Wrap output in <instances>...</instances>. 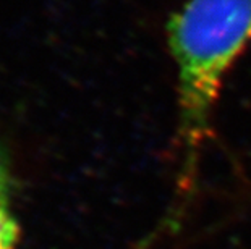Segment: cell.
<instances>
[{
	"instance_id": "2",
	"label": "cell",
	"mask_w": 251,
	"mask_h": 249,
	"mask_svg": "<svg viewBox=\"0 0 251 249\" xmlns=\"http://www.w3.org/2000/svg\"><path fill=\"white\" fill-rule=\"evenodd\" d=\"M20 224L13 204V180L7 158L0 152V249H17Z\"/></svg>"
},
{
	"instance_id": "1",
	"label": "cell",
	"mask_w": 251,
	"mask_h": 249,
	"mask_svg": "<svg viewBox=\"0 0 251 249\" xmlns=\"http://www.w3.org/2000/svg\"><path fill=\"white\" fill-rule=\"evenodd\" d=\"M177 71L178 173L167 228L178 226L193 196L219 92L251 42V0H188L167 23Z\"/></svg>"
}]
</instances>
